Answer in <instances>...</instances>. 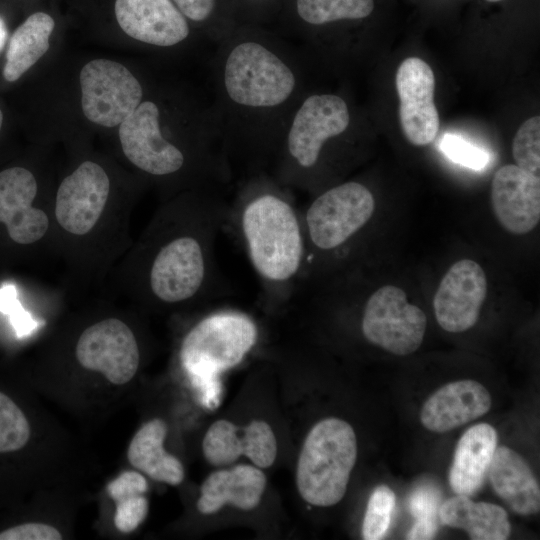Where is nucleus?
Masks as SVG:
<instances>
[{"instance_id":"obj_18","label":"nucleus","mask_w":540,"mask_h":540,"mask_svg":"<svg viewBox=\"0 0 540 540\" xmlns=\"http://www.w3.org/2000/svg\"><path fill=\"white\" fill-rule=\"evenodd\" d=\"M36 194L37 182L29 170L12 167L0 172V222L18 244L40 240L49 228L46 213L32 206Z\"/></svg>"},{"instance_id":"obj_33","label":"nucleus","mask_w":540,"mask_h":540,"mask_svg":"<svg viewBox=\"0 0 540 540\" xmlns=\"http://www.w3.org/2000/svg\"><path fill=\"white\" fill-rule=\"evenodd\" d=\"M62 534L54 526L30 522L0 532V540H60Z\"/></svg>"},{"instance_id":"obj_8","label":"nucleus","mask_w":540,"mask_h":540,"mask_svg":"<svg viewBox=\"0 0 540 540\" xmlns=\"http://www.w3.org/2000/svg\"><path fill=\"white\" fill-rule=\"evenodd\" d=\"M426 324L425 313L407 301L401 288L385 285L366 301L361 330L370 343L404 356L420 347Z\"/></svg>"},{"instance_id":"obj_24","label":"nucleus","mask_w":540,"mask_h":540,"mask_svg":"<svg viewBox=\"0 0 540 540\" xmlns=\"http://www.w3.org/2000/svg\"><path fill=\"white\" fill-rule=\"evenodd\" d=\"M438 516L442 524L465 530L473 540H505L511 532L507 512L501 506L475 502L465 495L444 501Z\"/></svg>"},{"instance_id":"obj_27","label":"nucleus","mask_w":540,"mask_h":540,"mask_svg":"<svg viewBox=\"0 0 540 540\" xmlns=\"http://www.w3.org/2000/svg\"><path fill=\"white\" fill-rule=\"evenodd\" d=\"M29 422L20 407L0 391V453L23 448L30 438Z\"/></svg>"},{"instance_id":"obj_1","label":"nucleus","mask_w":540,"mask_h":540,"mask_svg":"<svg viewBox=\"0 0 540 540\" xmlns=\"http://www.w3.org/2000/svg\"><path fill=\"white\" fill-rule=\"evenodd\" d=\"M290 190L257 173L229 206L226 228L239 238L269 304L292 300L304 267L303 223Z\"/></svg>"},{"instance_id":"obj_12","label":"nucleus","mask_w":540,"mask_h":540,"mask_svg":"<svg viewBox=\"0 0 540 540\" xmlns=\"http://www.w3.org/2000/svg\"><path fill=\"white\" fill-rule=\"evenodd\" d=\"M434 88V73L424 60L409 57L400 64L396 73L399 119L404 135L413 145H427L438 134Z\"/></svg>"},{"instance_id":"obj_11","label":"nucleus","mask_w":540,"mask_h":540,"mask_svg":"<svg viewBox=\"0 0 540 540\" xmlns=\"http://www.w3.org/2000/svg\"><path fill=\"white\" fill-rule=\"evenodd\" d=\"M75 354L83 368L101 373L116 385L132 380L140 364L136 337L117 318H107L86 328L77 341Z\"/></svg>"},{"instance_id":"obj_36","label":"nucleus","mask_w":540,"mask_h":540,"mask_svg":"<svg viewBox=\"0 0 540 540\" xmlns=\"http://www.w3.org/2000/svg\"><path fill=\"white\" fill-rule=\"evenodd\" d=\"M436 531L437 522L435 520H416L406 538L413 540L432 539Z\"/></svg>"},{"instance_id":"obj_28","label":"nucleus","mask_w":540,"mask_h":540,"mask_svg":"<svg viewBox=\"0 0 540 540\" xmlns=\"http://www.w3.org/2000/svg\"><path fill=\"white\" fill-rule=\"evenodd\" d=\"M395 494L387 485L377 486L368 500L362 536L366 540L382 539L391 523Z\"/></svg>"},{"instance_id":"obj_2","label":"nucleus","mask_w":540,"mask_h":540,"mask_svg":"<svg viewBox=\"0 0 540 540\" xmlns=\"http://www.w3.org/2000/svg\"><path fill=\"white\" fill-rule=\"evenodd\" d=\"M218 66L220 102L228 125L234 124L224 134V144L241 124L226 149L230 160L246 130L235 155L246 161L254 124H262L271 116L290 120L296 108V65L277 45L245 38L225 43Z\"/></svg>"},{"instance_id":"obj_26","label":"nucleus","mask_w":540,"mask_h":540,"mask_svg":"<svg viewBox=\"0 0 540 540\" xmlns=\"http://www.w3.org/2000/svg\"><path fill=\"white\" fill-rule=\"evenodd\" d=\"M374 0H296L299 17L311 25L362 19L374 10Z\"/></svg>"},{"instance_id":"obj_3","label":"nucleus","mask_w":540,"mask_h":540,"mask_svg":"<svg viewBox=\"0 0 540 540\" xmlns=\"http://www.w3.org/2000/svg\"><path fill=\"white\" fill-rule=\"evenodd\" d=\"M183 206L178 225L153 251L147 273L151 295L165 304L215 296L221 288L215 248L230 204L217 189H201Z\"/></svg>"},{"instance_id":"obj_20","label":"nucleus","mask_w":540,"mask_h":540,"mask_svg":"<svg viewBox=\"0 0 540 540\" xmlns=\"http://www.w3.org/2000/svg\"><path fill=\"white\" fill-rule=\"evenodd\" d=\"M266 483V475L254 465L239 464L214 471L200 487L197 509L205 515L216 513L225 505L252 510L259 505Z\"/></svg>"},{"instance_id":"obj_38","label":"nucleus","mask_w":540,"mask_h":540,"mask_svg":"<svg viewBox=\"0 0 540 540\" xmlns=\"http://www.w3.org/2000/svg\"><path fill=\"white\" fill-rule=\"evenodd\" d=\"M2 124H3V113L0 110V130H1Z\"/></svg>"},{"instance_id":"obj_4","label":"nucleus","mask_w":540,"mask_h":540,"mask_svg":"<svg viewBox=\"0 0 540 540\" xmlns=\"http://www.w3.org/2000/svg\"><path fill=\"white\" fill-rule=\"evenodd\" d=\"M258 335L253 318L233 309L213 311L188 331L180 346V363L204 407L220 404L222 374L243 361Z\"/></svg>"},{"instance_id":"obj_16","label":"nucleus","mask_w":540,"mask_h":540,"mask_svg":"<svg viewBox=\"0 0 540 540\" xmlns=\"http://www.w3.org/2000/svg\"><path fill=\"white\" fill-rule=\"evenodd\" d=\"M491 201L505 230L526 234L540 220V178L517 165L502 166L492 180Z\"/></svg>"},{"instance_id":"obj_15","label":"nucleus","mask_w":540,"mask_h":540,"mask_svg":"<svg viewBox=\"0 0 540 540\" xmlns=\"http://www.w3.org/2000/svg\"><path fill=\"white\" fill-rule=\"evenodd\" d=\"M202 451L206 461L216 467L231 465L245 456L254 466L265 469L276 459L277 441L271 426L263 420L241 427L219 419L207 429Z\"/></svg>"},{"instance_id":"obj_21","label":"nucleus","mask_w":540,"mask_h":540,"mask_svg":"<svg viewBox=\"0 0 540 540\" xmlns=\"http://www.w3.org/2000/svg\"><path fill=\"white\" fill-rule=\"evenodd\" d=\"M487 474L495 493L515 513L527 516L539 512V484L517 452L507 446L496 447Z\"/></svg>"},{"instance_id":"obj_35","label":"nucleus","mask_w":540,"mask_h":540,"mask_svg":"<svg viewBox=\"0 0 540 540\" xmlns=\"http://www.w3.org/2000/svg\"><path fill=\"white\" fill-rule=\"evenodd\" d=\"M181 13L189 20H207L215 8V0H172Z\"/></svg>"},{"instance_id":"obj_10","label":"nucleus","mask_w":540,"mask_h":540,"mask_svg":"<svg viewBox=\"0 0 540 540\" xmlns=\"http://www.w3.org/2000/svg\"><path fill=\"white\" fill-rule=\"evenodd\" d=\"M119 140L126 158L149 175L169 177L191 167L190 155L164 136L154 101H142L119 125Z\"/></svg>"},{"instance_id":"obj_31","label":"nucleus","mask_w":540,"mask_h":540,"mask_svg":"<svg viewBox=\"0 0 540 540\" xmlns=\"http://www.w3.org/2000/svg\"><path fill=\"white\" fill-rule=\"evenodd\" d=\"M115 503L114 525L122 533L136 530L148 515L149 503L144 494L128 496Z\"/></svg>"},{"instance_id":"obj_37","label":"nucleus","mask_w":540,"mask_h":540,"mask_svg":"<svg viewBox=\"0 0 540 540\" xmlns=\"http://www.w3.org/2000/svg\"><path fill=\"white\" fill-rule=\"evenodd\" d=\"M7 31L4 22L0 19V50L5 44Z\"/></svg>"},{"instance_id":"obj_29","label":"nucleus","mask_w":540,"mask_h":540,"mask_svg":"<svg viewBox=\"0 0 540 540\" xmlns=\"http://www.w3.org/2000/svg\"><path fill=\"white\" fill-rule=\"evenodd\" d=\"M517 166L536 176L540 173V117L533 116L518 129L512 144Z\"/></svg>"},{"instance_id":"obj_34","label":"nucleus","mask_w":540,"mask_h":540,"mask_svg":"<svg viewBox=\"0 0 540 540\" xmlns=\"http://www.w3.org/2000/svg\"><path fill=\"white\" fill-rule=\"evenodd\" d=\"M147 490L146 478L136 471L122 472L107 485L108 495L114 502L128 496L145 494Z\"/></svg>"},{"instance_id":"obj_13","label":"nucleus","mask_w":540,"mask_h":540,"mask_svg":"<svg viewBox=\"0 0 540 540\" xmlns=\"http://www.w3.org/2000/svg\"><path fill=\"white\" fill-rule=\"evenodd\" d=\"M109 190L106 171L95 162H83L58 188L55 202L58 224L74 235L89 233L105 209Z\"/></svg>"},{"instance_id":"obj_25","label":"nucleus","mask_w":540,"mask_h":540,"mask_svg":"<svg viewBox=\"0 0 540 540\" xmlns=\"http://www.w3.org/2000/svg\"><path fill=\"white\" fill-rule=\"evenodd\" d=\"M54 26L50 15L36 12L14 31L9 40L3 68L6 81L18 80L48 51Z\"/></svg>"},{"instance_id":"obj_14","label":"nucleus","mask_w":540,"mask_h":540,"mask_svg":"<svg viewBox=\"0 0 540 540\" xmlns=\"http://www.w3.org/2000/svg\"><path fill=\"white\" fill-rule=\"evenodd\" d=\"M487 296V279L478 263L470 259L455 262L443 276L433 299L440 327L459 333L477 322Z\"/></svg>"},{"instance_id":"obj_32","label":"nucleus","mask_w":540,"mask_h":540,"mask_svg":"<svg viewBox=\"0 0 540 540\" xmlns=\"http://www.w3.org/2000/svg\"><path fill=\"white\" fill-rule=\"evenodd\" d=\"M441 496L432 487H419L408 499V507L416 520H435L440 507Z\"/></svg>"},{"instance_id":"obj_6","label":"nucleus","mask_w":540,"mask_h":540,"mask_svg":"<svg viewBox=\"0 0 540 540\" xmlns=\"http://www.w3.org/2000/svg\"><path fill=\"white\" fill-rule=\"evenodd\" d=\"M352 426L339 418H325L307 434L301 448L296 485L302 499L318 507L337 504L344 497L357 459Z\"/></svg>"},{"instance_id":"obj_39","label":"nucleus","mask_w":540,"mask_h":540,"mask_svg":"<svg viewBox=\"0 0 540 540\" xmlns=\"http://www.w3.org/2000/svg\"><path fill=\"white\" fill-rule=\"evenodd\" d=\"M488 2H499V1H502V0H486Z\"/></svg>"},{"instance_id":"obj_19","label":"nucleus","mask_w":540,"mask_h":540,"mask_svg":"<svg viewBox=\"0 0 540 540\" xmlns=\"http://www.w3.org/2000/svg\"><path fill=\"white\" fill-rule=\"evenodd\" d=\"M490 407L491 396L482 384L460 380L433 393L422 407L420 420L426 429L444 433L483 416Z\"/></svg>"},{"instance_id":"obj_23","label":"nucleus","mask_w":540,"mask_h":540,"mask_svg":"<svg viewBox=\"0 0 540 540\" xmlns=\"http://www.w3.org/2000/svg\"><path fill=\"white\" fill-rule=\"evenodd\" d=\"M167 424L154 418L143 424L127 450L129 463L155 481L179 485L185 476L181 461L164 449Z\"/></svg>"},{"instance_id":"obj_30","label":"nucleus","mask_w":540,"mask_h":540,"mask_svg":"<svg viewBox=\"0 0 540 540\" xmlns=\"http://www.w3.org/2000/svg\"><path fill=\"white\" fill-rule=\"evenodd\" d=\"M439 147L451 161L473 170L483 169L490 160L487 151L456 134L446 133Z\"/></svg>"},{"instance_id":"obj_9","label":"nucleus","mask_w":540,"mask_h":540,"mask_svg":"<svg viewBox=\"0 0 540 540\" xmlns=\"http://www.w3.org/2000/svg\"><path fill=\"white\" fill-rule=\"evenodd\" d=\"M81 106L84 116L103 127L120 125L142 102L143 89L124 65L94 59L80 72Z\"/></svg>"},{"instance_id":"obj_7","label":"nucleus","mask_w":540,"mask_h":540,"mask_svg":"<svg viewBox=\"0 0 540 540\" xmlns=\"http://www.w3.org/2000/svg\"><path fill=\"white\" fill-rule=\"evenodd\" d=\"M374 210L373 194L355 181L333 186L315 197L300 211L305 235L302 274L322 256L345 252L346 245L370 221Z\"/></svg>"},{"instance_id":"obj_17","label":"nucleus","mask_w":540,"mask_h":540,"mask_svg":"<svg viewBox=\"0 0 540 540\" xmlns=\"http://www.w3.org/2000/svg\"><path fill=\"white\" fill-rule=\"evenodd\" d=\"M114 10L120 28L149 45L174 46L190 34L187 18L172 0H116Z\"/></svg>"},{"instance_id":"obj_5","label":"nucleus","mask_w":540,"mask_h":540,"mask_svg":"<svg viewBox=\"0 0 540 540\" xmlns=\"http://www.w3.org/2000/svg\"><path fill=\"white\" fill-rule=\"evenodd\" d=\"M351 115L334 94H312L295 108L271 167L272 176L293 190L306 189L329 140L343 134Z\"/></svg>"},{"instance_id":"obj_22","label":"nucleus","mask_w":540,"mask_h":540,"mask_svg":"<svg viewBox=\"0 0 540 540\" xmlns=\"http://www.w3.org/2000/svg\"><path fill=\"white\" fill-rule=\"evenodd\" d=\"M497 447V432L487 423L467 429L459 439L449 471V484L458 495L470 496L483 485Z\"/></svg>"}]
</instances>
